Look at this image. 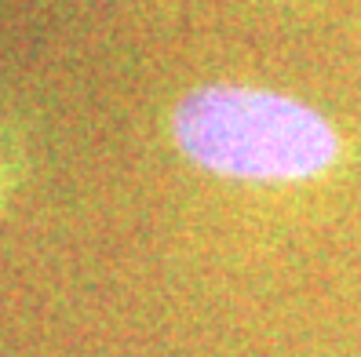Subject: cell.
<instances>
[{
  "mask_svg": "<svg viewBox=\"0 0 361 357\" xmlns=\"http://www.w3.org/2000/svg\"><path fill=\"white\" fill-rule=\"evenodd\" d=\"M168 124L190 164L230 182H314L343 157V135L322 110L256 84H201Z\"/></svg>",
  "mask_w": 361,
  "mask_h": 357,
  "instance_id": "1",
  "label": "cell"
},
{
  "mask_svg": "<svg viewBox=\"0 0 361 357\" xmlns=\"http://www.w3.org/2000/svg\"><path fill=\"white\" fill-rule=\"evenodd\" d=\"M0 194H4V179H0Z\"/></svg>",
  "mask_w": 361,
  "mask_h": 357,
  "instance_id": "2",
  "label": "cell"
}]
</instances>
